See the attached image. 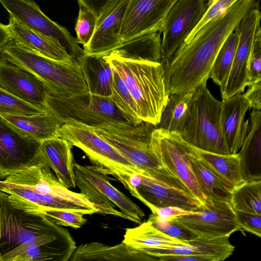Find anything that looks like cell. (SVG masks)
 I'll return each instance as SVG.
<instances>
[{"label":"cell","mask_w":261,"mask_h":261,"mask_svg":"<svg viewBox=\"0 0 261 261\" xmlns=\"http://www.w3.org/2000/svg\"><path fill=\"white\" fill-rule=\"evenodd\" d=\"M255 0H238L231 8L205 23L163 64L169 94L185 93L206 84L221 47Z\"/></svg>","instance_id":"cell-1"},{"label":"cell","mask_w":261,"mask_h":261,"mask_svg":"<svg viewBox=\"0 0 261 261\" xmlns=\"http://www.w3.org/2000/svg\"><path fill=\"white\" fill-rule=\"evenodd\" d=\"M89 127L143 175L190 193L184 184L163 165L153 150L150 142L155 127L152 124L143 121L137 125L111 123Z\"/></svg>","instance_id":"cell-2"},{"label":"cell","mask_w":261,"mask_h":261,"mask_svg":"<svg viewBox=\"0 0 261 261\" xmlns=\"http://www.w3.org/2000/svg\"><path fill=\"white\" fill-rule=\"evenodd\" d=\"M103 57L128 89L140 118L156 126L169 95L163 64L124 59L112 54Z\"/></svg>","instance_id":"cell-3"},{"label":"cell","mask_w":261,"mask_h":261,"mask_svg":"<svg viewBox=\"0 0 261 261\" xmlns=\"http://www.w3.org/2000/svg\"><path fill=\"white\" fill-rule=\"evenodd\" d=\"M0 58L31 72L50 90L49 94L67 97L88 92L84 75L76 59H51L10 40L0 51Z\"/></svg>","instance_id":"cell-4"},{"label":"cell","mask_w":261,"mask_h":261,"mask_svg":"<svg viewBox=\"0 0 261 261\" xmlns=\"http://www.w3.org/2000/svg\"><path fill=\"white\" fill-rule=\"evenodd\" d=\"M72 238L69 231L43 214L30 213L12 204L0 190V258L23 244H44Z\"/></svg>","instance_id":"cell-5"},{"label":"cell","mask_w":261,"mask_h":261,"mask_svg":"<svg viewBox=\"0 0 261 261\" xmlns=\"http://www.w3.org/2000/svg\"><path fill=\"white\" fill-rule=\"evenodd\" d=\"M73 166L76 186L97 213L122 218L138 224L142 223L145 216L143 211L111 184L113 178L105 169L75 162Z\"/></svg>","instance_id":"cell-6"},{"label":"cell","mask_w":261,"mask_h":261,"mask_svg":"<svg viewBox=\"0 0 261 261\" xmlns=\"http://www.w3.org/2000/svg\"><path fill=\"white\" fill-rule=\"evenodd\" d=\"M222 101L210 92L206 84L195 90L189 117L180 132L182 138L198 149L229 154L220 127Z\"/></svg>","instance_id":"cell-7"},{"label":"cell","mask_w":261,"mask_h":261,"mask_svg":"<svg viewBox=\"0 0 261 261\" xmlns=\"http://www.w3.org/2000/svg\"><path fill=\"white\" fill-rule=\"evenodd\" d=\"M57 137L81 149L93 165L105 169L126 189L132 178L143 175L134 165L89 126L67 120L60 128Z\"/></svg>","instance_id":"cell-8"},{"label":"cell","mask_w":261,"mask_h":261,"mask_svg":"<svg viewBox=\"0 0 261 261\" xmlns=\"http://www.w3.org/2000/svg\"><path fill=\"white\" fill-rule=\"evenodd\" d=\"M46 109L64 123L71 120L94 127L111 123L134 125L115 105L111 96H102L86 92L67 97L48 94Z\"/></svg>","instance_id":"cell-9"},{"label":"cell","mask_w":261,"mask_h":261,"mask_svg":"<svg viewBox=\"0 0 261 261\" xmlns=\"http://www.w3.org/2000/svg\"><path fill=\"white\" fill-rule=\"evenodd\" d=\"M150 142L163 165L184 184L192 195L201 203L205 202L206 198L198 186L190 162L191 145L182 138L180 133L154 127Z\"/></svg>","instance_id":"cell-10"},{"label":"cell","mask_w":261,"mask_h":261,"mask_svg":"<svg viewBox=\"0 0 261 261\" xmlns=\"http://www.w3.org/2000/svg\"><path fill=\"white\" fill-rule=\"evenodd\" d=\"M0 4L9 17L59 45L72 59L77 60L86 54L76 38L49 18L33 0H0Z\"/></svg>","instance_id":"cell-11"},{"label":"cell","mask_w":261,"mask_h":261,"mask_svg":"<svg viewBox=\"0 0 261 261\" xmlns=\"http://www.w3.org/2000/svg\"><path fill=\"white\" fill-rule=\"evenodd\" d=\"M260 18L259 1L255 0L234 29L238 36V44L227 81L220 90L222 100L238 93H243L247 86L249 60Z\"/></svg>","instance_id":"cell-12"},{"label":"cell","mask_w":261,"mask_h":261,"mask_svg":"<svg viewBox=\"0 0 261 261\" xmlns=\"http://www.w3.org/2000/svg\"><path fill=\"white\" fill-rule=\"evenodd\" d=\"M207 0H177L167 14L161 32V63L167 62L202 18Z\"/></svg>","instance_id":"cell-13"},{"label":"cell","mask_w":261,"mask_h":261,"mask_svg":"<svg viewBox=\"0 0 261 261\" xmlns=\"http://www.w3.org/2000/svg\"><path fill=\"white\" fill-rule=\"evenodd\" d=\"M200 237H230L239 230L230 202L206 199L191 214L176 218Z\"/></svg>","instance_id":"cell-14"},{"label":"cell","mask_w":261,"mask_h":261,"mask_svg":"<svg viewBox=\"0 0 261 261\" xmlns=\"http://www.w3.org/2000/svg\"><path fill=\"white\" fill-rule=\"evenodd\" d=\"M40 144L22 134L0 116V180L37 163Z\"/></svg>","instance_id":"cell-15"},{"label":"cell","mask_w":261,"mask_h":261,"mask_svg":"<svg viewBox=\"0 0 261 261\" xmlns=\"http://www.w3.org/2000/svg\"><path fill=\"white\" fill-rule=\"evenodd\" d=\"M177 1L130 0L121 28L119 45L143 35L161 33L167 14Z\"/></svg>","instance_id":"cell-16"},{"label":"cell","mask_w":261,"mask_h":261,"mask_svg":"<svg viewBox=\"0 0 261 261\" xmlns=\"http://www.w3.org/2000/svg\"><path fill=\"white\" fill-rule=\"evenodd\" d=\"M3 180L41 194L59 197L87 208L96 210L82 193L70 191L60 183L49 168L40 160L10 174Z\"/></svg>","instance_id":"cell-17"},{"label":"cell","mask_w":261,"mask_h":261,"mask_svg":"<svg viewBox=\"0 0 261 261\" xmlns=\"http://www.w3.org/2000/svg\"><path fill=\"white\" fill-rule=\"evenodd\" d=\"M127 190L149 208L176 206L188 211L197 210L202 203L191 193L160 182L144 175H137L130 180Z\"/></svg>","instance_id":"cell-18"},{"label":"cell","mask_w":261,"mask_h":261,"mask_svg":"<svg viewBox=\"0 0 261 261\" xmlns=\"http://www.w3.org/2000/svg\"><path fill=\"white\" fill-rule=\"evenodd\" d=\"M0 87L20 99L45 110L50 90L34 74L0 58Z\"/></svg>","instance_id":"cell-19"},{"label":"cell","mask_w":261,"mask_h":261,"mask_svg":"<svg viewBox=\"0 0 261 261\" xmlns=\"http://www.w3.org/2000/svg\"><path fill=\"white\" fill-rule=\"evenodd\" d=\"M130 0H112L97 17L94 33L84 47L86 54L109 55L120 43L122 22Z\"/></svg>","instance_id":"cell-20"},{"label":"cell","mask_w":261,"mask_h":261,"mask_svg":"<svg viewBox=\"0 0 261 261\" xmlns=\"http://www.w3.org/2000/svg\"><path fill=\"white\" fill-rule=\"evenodd\" d=\"M0 190L9 194L13 205L28 213L42 214V211L50 209L73 211L84 215L97 213L96 210L87 208L59 197L41 194L3 180H0Z\"/></svg>","instance_id":"cell-21"},{"label":"cell","mask_w":261,"mask_h":261,"mask_svg":"<svg viewBox=\"0 0 261 261\" xmlns=\"http://www.w3.org/2000/svg\"><path fill=\"white\" fill-rule=\"evenodd\" d=\"M221 101L220 127L222 135L230 153H237L248 129L249 119L245 121V117L250 109V104L243 93H238Z\"/></svg>","instance_id":"cell-22"},{"label":"cell","mask_w":261,"mask_h":261,"mask_svg":"<svg viewBox=\"0 0 261 261\" xmlns=\"http://www.w3.org/2000/svg\"><path fill=\"white\" fill-rule=\"evenodd\" d=\"M72 145L67 140L55 137L41 142L40 161L45 164L57 180L68 189L76 186Z\"/></svg>","instance_id":"cell-23"},{"label":"cell","mask_w":261,"mask_h":261,"mask_svg":"<svg viewBox=\"0 0 261 261\" xmlns=\"http://www.w3.org/2000/svg\"><path fill=\"white\" fill-rule=\"evenodd\" d=\"M72 238L44 244L38 242L23 244L0 258V261H68L76 248Z\"/></svg>","instance_id":"cell-24"},{"label":"cell","mask_w":261,"mask_h":261,"mask_svg":"<svg viewBox=\"0 0 261 261\" xmlns=\"http://www.w3.org/2000/svg\"><path fill=\"white\" fill-rule=\"evenodd\" d=\"M248 129L238 152L244 181L261 180V111L252 109Z\"/></svg>","instance_id":"cell-25"},{"label":"cell","mask_w":261,"mask_h":261,"mask_svg":"<svg viewBox=\"0 0 261 261\" xmlns=\"http://www.w3.org/2000/svg\"><path fill=\"white\" fill-rule=\"evenodd\" d=\"M70 261H155L156 257L133 249L122 242L114 246L98 242L82 244L77 247Z\"/></svg>","instance_id":"cell-26"},{"label":"cell","mask_w":261,"mask_h":261,"mask_svg":"<svg viewBox=\"0 0 261 261\" xmlns=\"http://www.w3.org/2000/svg\"><path fill=\"white\" fill-rule=\"evenodd\" d=\"M5 120L27 137L40 142L57 137L63 124L51 112L32 115H1Z\"/></svg>","instance_id":"cell-27"},{"label":"cell","mask_w":261,"mask_h":261,"mask_svg":"<svg viewBox=\"0 0 261 261\" xmlns=\"http://www.w3.org/2000/svg\"><path fill=\"white\" fill-rule=\"evenodd\" d=\"M7 25L11 40L45 57L58 61L73 59L60 46L9 17Z\"/></svg>","instance_id":"cell-28"},{"label":"cell","mask_w":261,"mask_h":261,"mask_svg":"<svg viewBox=\"0 0 261 261\" xmlns=\"http://www.w3.org/2000/svg\"><path fill=\"white\" fill-rule=\"evenodd\" d=\"M89 92L111 96L113 69L103 56L85 54L77 59Z\"/></svg>","instance_id":"cell-29"},{"label":"cell","mask_w":261,"mask_h":261,"mask_svg":"<svg viewBox=\"0 0 261 261\" xmlns=\"http://www.w3.org/2000/svg\"><path fill=\"white\" fill-rule=\"evenodd\" d=\"M193 147L200 161L216 175L233 188L244 181L238 153L219 154Z\"/></svg>","instance_id":"cell-30"},{"label":"cell","mask_w":261,"mask_h":261,"mask_svg":"<svg viewBox=\"0 0 261 261\" xmlns=\"http://www.w3.org/2000/svg\"><path fill=\"white\" fill-rule=\"evenodd\" d=\"M122 242L141 251L148 248L188 244L163 233L149 220L137 227L126 228Z\"/></svg>","instance_id":"cell-31"},{"label":"cell","mask_w":261,"mask_h":261,"mask_svg":"<svg viewBox=\"0 0 261 261\" xmlns=\"http://www.w3.org/2000/svg\"><path fill=\"white\" fill-rule=\"evenodd\" d=\"M160 32H153L135 38L115 48L110 54L134 60L161 62Z\"/></svg>","instance_id":"cell-32"},{"label":"cell","mask_w":261,"mask_h":261,"mask_svg":"<svg viewBox=\"0 0 261 261\" xmlns=\"http://www.w3.org/2000/svg\"><path fill=\"white\" fill-rule=\"evenodd\" d=\"M190 160L198 186L206 199L230 202L233 188L216 175L200 161L191 145Z\"/></svg>","instance_id":"cell-33"},{"label":"cell","mask_w":261,"mask_h":261,"mask_svg":"<svg viewBox=\"0 0 261 261\" xmlns=\"http://www.w3.org/2000/svg\"><path fill=\"white\" fill-rule=\"evenodd\" d=\"M195 90L169 94L155 127L180 133L189 117Z\"/></svg>","instance_id":"cell-34"},{"label":"cell","mask_w":261,"mask_h":261,"mask_svg":"<svg viewBox=\"0 0 261 261\" xmlns=\"http://www.w3.org/2000/svg\"><path fill=\"white\" fill-rule=\"evenodd\" d=\"M230 203L234 211L261 215V180H245L234 187Z\"/></svg>","instance_id":"cell-35"},{"label":"cell","mask_w":261,"mask_h":261,"mask_svg":"<svg viewBox=\"0 0 261 261\" xmlns=\"http://www.w3.org/2000/svg\"><path fill=\"white\" fill-rule=\"evenodd\" d=\"M238 41L237 34L233 31L223 43L218 51L211 69L210 78L220 87H224L234 59Z\"/></svg>","instance_id":"cell-36"},{"label":"cell","mask_w":261,"mask_h":261,"mask_svg":"<svg viewBox=\"0 0 261 261\" xmlns=\"http://www.w3.org/2000/svg\"><path fill=\"white\" fill-rule=\"evenodd\" d=\"M112 69L111 97L116 107L130 120L134 125H137L143 121L139 117L136 103L121 78Z\"/></svg>","instance_id":"cell-37"},{"label":"cell","mask_w":261,"mask_h":261,"mask_svg":"<svg viewBox=\"0 0 261 261\" xmlns=\"http://www.w3.org/2000/svg\"><path fill=\"white\" fill-rule=\"evenodd\" d=\"M45 110L27 103L0 87V115H32Z\"/></svg>","instance_id":"cell-38"},{"label":"cell","mask_w":261,"mask_h":261,"mask_svg":"<svg viewBox=\"0 0 261 261\" xmlns=\"http://www.w3.org/2000/svg\"><path fill=\"white\" fill-rule=\"evenodd\" d=\"M148 220L163 233L185 242H189L197 238L199 236L186 227L176 218L171 220H161L153 215H150Z\"/></svg>","instance_id":"cell-39"},{"label":"cell","mask_w":261,"mask_h":261,"mask_svg":"<svg viewBox=\"0 0 261 261\" xmlns=\"http://www.w3.org/2000/svg\"><path fill=\"white\" fill-rule=\"evenodd\" d=\"M80 9L75 30L77 43L86 46L91 40L95 30L97 18L96 15L86 8L79 5Z\"/></svg>","instance_id":"cell-40"},{"label":"cell","mask_w":261,"mask_h":261,"mask_svg":"<svg viewBox=\"0 0 261 261\" xmlns=\"http://www.w3.org/2000/svg\"><path fill=\"white\" fill-rule=\"evenodd\" d=\"M50 220L60 226L80 228L87 222V220L82 214L69 210L50 209L41 212Z\"/></svg>","instance_id":"cell-41"},{"label":"cell","mask_w":261,"mask_h":261,"mask_svg":"<svg viewBox=\"0 0 261 261\" xmlns=\"http://www.w3.org/2000/svg\"><path fill=\"white\" fill-rule=\"evenodd\" d=\"M247 86L261 81V28L258 24L248 65Z\"/></svg>","instance_id":"cell-42"},{"label":"cell","mask_w":261,"mask_h":261,"mask_svg":"<svg viewBox=\"0 0 261 261\" xmlns=\"http://www.w3.org/2000/svg\"><path fill=\"white\" fill-rule=\"evenodd\" d=\"M238 0H207L205 12L197 25L190 33L184 43L189 42L205 23L221 15L231 8Z\"/></svg>","instance_id":"cell-43"},{"label":"cell","mask_w":261,"mask_h":261,"mask_svg":"<svg viewBox=\"0 0 261 261\" xmlns=\"http://www.w3.org/2000/svg\"><path fill=\"white\" fill-rule=\"evenodd\" d=\"M235 221L239 230L261 237V215L234 211Z\"/></svg>","instance_id":"cell-44"},{"label":"cell","mask_w":261,"mask_h":261,"mask_svg":"<svg viewBox=\"0 0 261 261\" xmlns=\"http://www.w3.org/2000/svg\"><path fill=\"white\" fill-rule=\"evenodd\" d=\"M152 214L161 220H171L181 216L191 214L193 211H188L176 206L164 207H151L149 208Z\"/></svg>","instance_id":"cell-45"},{"label":"cell","mask_w":261,"mask_h":261,"mask_svg":"<svg viewBox=\"0 0 261 261\" xmlns=\"http://www.w3.org/2000/svg\"><path fill=\"white\" fill-rule=\"evenodd\" d=\"M243 95L250 104V108L261 110V81L253 83Z\"/></svg>","instance_id":"cell-46"},{"label":"cell","mask_w":261,"mask_h":261,"mask_svg":"<svg viewBox=\"0 0 261 261\" xmlns=\"http://www.w3.org/2000/svg\"><path fill=\"white\" fill-rule=\"evenodd\" d=\"M112 0H77L79 5L90 10L98 17Z\"/></svg>","instance_id":"cell-47"},{"label":"cell","mask_w":261,"mask_h":261,"mask_svg":"<svg viewBox=\"0 0 261 261\" xmlns=\"http://www.w3.org/2000/svg\"><path fill=\"white\" fill-rule=\"evenodd\" d=\"M10 40L11 36L7 25L0 22V51Z\"/></svg>","instance_id":"cell-48"}]
</instances>
